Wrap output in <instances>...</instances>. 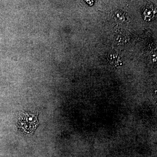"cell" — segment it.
I'll use <instances>...</instances> for the list:
<instances>
[{
	"instance_id": "cell-1",
	"label": "cell",
	"mask_w": 157,
	"mask_h": 157,
	"mask_svg": "<svg viewBox=\"0 0 157 157\" xmlns=\"http://www.w3.org/2000/svg\"><path fill=\"white\" fill-rule=\"evenodd\" d=\"M18 124L20 128L26 133H32L38 124L37 115L33 113H23L20 117Z\"/></svg>"
},
{
	"instance_id": "cell-2",
	"label": "cell",
	"mask_w": 157,
	"mask_h": 157,
	"mask_svg": "<svg viewBox=\"0 0 157 157\" xmlns=\"http://www.w3.org/2000/svg\"><path fill=\"white\" fill-rule=\"evenodd\" d=\"M156 10L153 9L151 7H149L147 9H146L144 12V17L145 20L150 21L152 19L155 14Z\"/></svg>"
}]
</instances>
